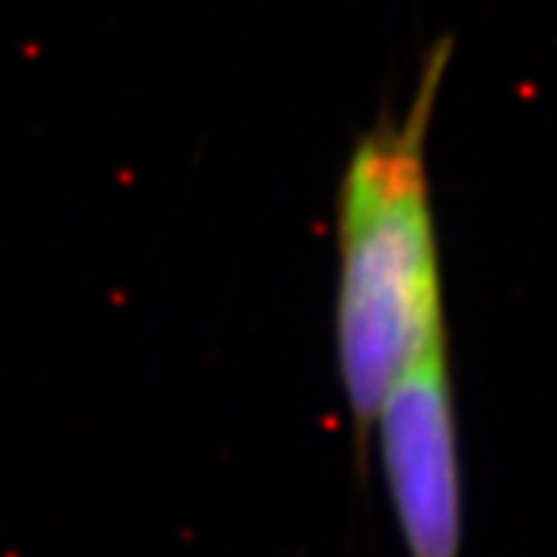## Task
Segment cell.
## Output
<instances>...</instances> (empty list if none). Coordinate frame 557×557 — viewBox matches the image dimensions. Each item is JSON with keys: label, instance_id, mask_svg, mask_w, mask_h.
Wrapping results in <instances>:
<instances>
[{"label": "cell", "instance_id": "1", "mask_svg": "<svg viewBox=\"0 0 557 557\" xmlns=\"http://www.w3.org/2000/svg\"><path fill=\"white\" fill-rule=\"evenodd\" d=\"M446 53L431 57L406 115L359 139L338 193L335 354L359 461L387 387L446 341L424 137Z\"/></svg>", "mask_w": 557, "mask_h": 557}, {"label": "cell", "instance_id": "2", "mask_svg": "<svg viewBox=\"0 0 557 557\" xmlns=\"http://www.w3.org/2000/svg\"><path fill=\"white\" fill-rule=\"evenodd\" d=\"M381 471L409 557H461L465 498L446 341L399 372L375 409Z\"/></svg>", "mask_w": 557, "mask_h": 557}]
</instances>
